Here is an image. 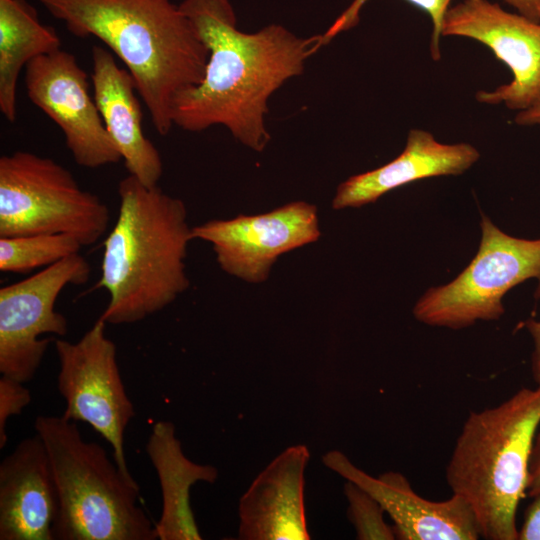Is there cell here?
<instances>
[{
	"label": "cell",
	"instance_id": "obj_24",
	"mask_svg": "<svg viewBox=\"0 0 540 540\" xmlns=\"http://www.w3.org/2000/svg\"><path fill=\"white\" fill-rule=\"evenodd\" d=\"M532 499L525 509L523 523L518 529V540H540V493Z\"/></svg>",
	"mask_w": 540,
	"mask_h": 540
},
{
	"label": "cell",
	"instance_id": "obj_12",
	"mask_svg": "<svg viewBox=\"0 0 540 540\" xmlns=\"http://www.w3.org/2000/svg\"><path fill=\"white\" fill-rule=\"evenodd\" d=\"M192 237L212 244L224 272L261 283L279 256L319 239L317 207L295 201L264 214L210 220L192 227Z\"/></svg>",
	"mask_w": 540,
	"mask_h": 540
},
{
	"label": "cell",
	"instance_id": "obj_23",
	"mask_svg": "<svg viewBox=\"0 0 540 540\" xmlns=\"http://www.w3.org/2000/svg\"><path fill=\"white\" fill-rule=\"evenodd\" d=\"M31 402V393L23 382L7 376L0 377V449L6 446L7 422L12 416L20 415Z\"/></svg>",
	"mask_w": 540,
	"mask_h": 540
},
{
	"label": "cell",
	"instance_id": "obj_4",
	"mask_svg": "<svg viewBox=\"0 0 540 540\" xmlns=\"http://www.w3.org/2000/svg\"><path fill=\"white\" fill-rule=\"evenodd\" d=\"M540 425V385L497 406L471 411L446 467L452 494L467 502L480 537L518 540L516 513L526 496L529 461Z\"/></svg>",
	"mask_w": 540,
	"mask_h": 540
},
{
	"label": "cell",
	"instance_id": "obj_8",
	"mask_svg": "<svg viewBox=\"0 0 540 540\" xmlns=\"http://www.w3.org/2000/svg\"><path fill=\"white\" fill-rule=\"evenodd\" d=\"M105 327L98 318L78 341H55L57 386L65 401L62 416L89 424L110 444L118 467L130 474L124 436L135 411L120 375L116 345Z\"/></svg>",
	"mask_w": 540,
	"mask_h": 540
},
{
	"label": "cell",
	"instance_id": "obj_27",
	"mask_svg": "<svg viewBox=\"0 0 540 540\" xmlns=\"http://www.w3.org/2000/svg\"><path fill=\"white\" fill-rule=\"evenodd\" d=\"M512 6L517 13L540 22V0H502Z\"/></svg>",
	"mask_w": 540,
	"mask_h": 540
},
{
	"label": "cell",
	"instance_id": "obj_11",
	"mask_svg": "<svg viewBox=\"0 0 540 540\" xmlns=\"http://www.w3.org/2000/svg\"><path fill=\"white\" fill-rule=\"evenodd\" d=\"M25 86L30 101L62 130L79 166L98 168L121 160L90 95L88 75L72 53L59 49L31 60Z\"/></svg>",
	"mask_w": 540,
	"mask_h": 540
},
{
	"label": "cell",
	"instance_id": "obj_17",
	"mask_svg": "<svg viewBox=\"0 0 540 540\" xmlns=\"http://www.w3.org/2000/svg\"><path fill=\"white\" fill-rule=\"evenodd\" d=\"M480 158L469 143L445 144L426 130L411 129L403 151L389 163L340 183L332 200L336 210L377 201L403 185L431 177L460 175Z\"/></svg>",
	"mask_w": 540,
	"mask_h": 540
},
{
	"label": "cell",
	"instance_id": "obj_26",
	"mask_svg": "<svg viewBox=\"0 0 540 540\" xmlns=\"http://www.w3.org/2000/svg\"><path fill=\"white\" fill-rule=\"evenodd\" d=\"M533 340V352L531 356V372L533 380L540 385V320L527 319L523 323Z\"/></svg>",
	"mask_w": 540,
	"mask_h": 540
},
{
	"label": "cell",
	"instance_id": "obj_18",
	"mask_svg": "<svg viewBox=\"0 0 540 540\" xmlns=\"http://www.w3.org/2000/svg\"><path fill=\"white\" fill-rule=\"evenodd\" d=\"M145 449L156 471L162 496L161 515L155 523L157 538L202 539L190 504V489L199 481L214 483L218 470L185 456L175 425L170 421L153 424Z\"/></svg>",
	"mask_w": 540,
	"mask_h": 540
},
{
	"label": "cell",
	"instance_id": "obj_3",
	"mask_svg": "<svg viewBox=\"0 0 540 540\" xmlns=\"http://www.w3.org/2000/svg\"><path fill=\"white\" fill-rule=\"evenodd\" d=\"M117 220L104 241L95 288L109 294L106 324L144 320L175 301L190 282L185 272L193 239L184 202L128 175L119 182Z\"/></svg>",
	"mask_w": 540,
	"mask_h": 540
},
{
	"label": "cell",
	"instance_id": "obj_9",
	"mask_svg": "<svg viewBox=\"0 0 540 540\" xmlns=\"http://www.w3.org/2000/svg\"><path fill=\"white\" fill-rule=\"evenodd\" d=\"M89 262L79 253L62 259L21 281L0 288V373L20 382L36 374L51 338L65 336L68 322L55 309L68 285L85 284Z\"/></svg>",
	"mask_w": 540,
	"mask_h": 540
},
{
	"label": "cell",
	"instance_id": "obj_25",
	"mask_svg": "<svg viewBox=\"0 0 540 540\" xmlns=\"http://www.w3.org/2000/svg\"><path fill=\"white\" fill-rule=\"evenodd\" d=\"M540 493V432L535 436L528 471L526 496L534 497Z\"/></svg>",
	"mask_w": 540,
	"mask_h": 540
},
{
	"label": "cell",
	"instance_id": "obj_21",
	"mask_svg": "<svg viewBox=\"0 0 540 540\" xmlns=\"http://www.w3.org/2000/svg\"><path fill=\"white\" fill-rule=\"evenodd\" d=\"M344 494L348 502L347 516L359 540H394L393 525L384 520L380 503L357 484L346 481Z\"/></svg>",
	"mask_w": 540,
	"mask_h": 540
},
{
	"label": "cell",
	"instance_id": "obj_6",
	"mask_svg": "<svg viewBox=\"0 0 540 540\" xmlns=\"http://www.w3.org/2000/svg\"><path fill=\"white\" fill-rule=\"evenodd\" d=\"M109 222L106 203L55 160L22 150L0 157V237L67 234L85 247Z\"/></svg>",
	"mask_w": 540,
	"mask_h": 540
},
{
	"label": "cell",
	"instance_id": "obj_15",
	"mask_svg": "<svg viewBox=\"0 0 540 540\" xmlns=\"http://www.w3.org/2000/svg\"><path fill=\"white\" fill-rule=\"evenodd\" d=\"M57 512L49 456L35 434L0 463V540H53Z\"/></svg>",
	"mask_w": 540,
	"mask_h": 540
},
{
	"label": "cell",
	"instance_id": "obj_28",
	"mask_svg": "<svg viewBox=\"0 0 540 540\" xmlns=\"http://www.w3.org/2000/svg\"><path fill=\"white\" fill-rule=\"evenodd\" d=\"M514 121L519 126H540V97L529 108L517 112Z\"/></svg>",
	"mask_w": 540,
	"mask_h": 540
},
{
	"label": "cell",
	"instance_id": "obj_16",
	"mask_svg": "<svg viewBox=\"0 0 540 540\" xmlns=\"http://www.w3.org/2000/svg\"><path fill=\"white\" fill-rule=\"evenodd\" d=\"M91 60L93 97L129 175L145 186H157L163 174V162L157 148L144 135L133 77L102 46L92 47Z\"/></svg>",
	"mask_w": 540,
	"mask_h": 540
},
{
	"label": "cell",
	"instance_id": "obj_20",
	"mask_svg": "<svg viewBox=\"0 0 540 540\" xmlns=\"http://www.w3.org/2000/svg\"><path fill=\"white\" fill-rule=\"evenodd\" d=\"M82 247L78 239L67 234L0 237V271L29 273L79 253Z\"/></svg>",
	"mask_w": 540,
	"mask_h": 540
},
{
	"label": "cell",
	"instance_id": "obj_5",
	"mask_svg": "<svg viewBox=\"0 0 540 540\" xmlns=\"http://www.w3.org/2000/svg\"><path fill=\"white\" fill-rule=\"evenodd\" d=\"M51 464L58 496L53 540H155L139 506L140 487L106 450L81 436L74 421L40 415L34 423Z\"/></svg>",
	"mask_w": 540,
	"mask_h": 540
},
{
	"label": "cell",
	"instance_id": "obj_22",
	"mask_svg": "<svg viewBox=\"0 0 540 540\" xmlns=\"http://www.w3.org/2000/svg\"><path fill=\"white\" fill-rule=\"evenodd\" d=\"M369 0H352L350 5L336 18L330 27L321 34V46L329 44L340 33L358 25L362 8ZM425 12L432 24L430 55L434 61L441 59L440 41L445 14L452 0H405Z\"/></svg>",
	"mask_w": 540,
	"mask_h": 540
},
{
	"label": "cell",
	"instance_id": "obj_7",
	"mask_svg": "<svg viewBox=\"0 0 540 540\" xmlns=\"http://www.w3.org/2000/svg\"><path fill=\"white\" fill-rule=\"evenodd\" d=\"M479 249L469 265L446 285L429 288L414 306V317L430 326L462 329L498 320L502 299L513 287L537 280L540 299V238L511 236L482 214Z\"/></svg>",
	"mask_w": 540,
	"mask_h": 540
},
{
	"label": "cell",
	"instance_id": "obj_13",
	"mask_svg": "<svg viewBox=\"0 0 540 540\" xmlns=\"http://www.w3.org/2000/svg\"><path fill=\"white\" fill-rule=\"evenodd\" d=\"M323 464L347 481L367 491L393 521L400 540H476L481 538L472 509L461 497L432 501L414 491L400 472L373 477L355 466L338 450L322 457Z\"/></svg>",
	"mask_w": 540,
	"mask_h": 540
},
{
	"label": "cell",
	"instance_id": "obj_2",
	"mask_svg": "<svg viewBox=\"0 0 540 540\" xmlns=\"http://www.w3.org/2000/svg\"><path fill=\"white\" fill-rule=\"evenodd\" d=\"M76 37L101 40L125 65L157 133L172 129L174 98L204 78L209 50L171 0H38Z\"/></svg>",
	"mask_w": 540,
	"mask_h": 540
},
{
	"label": "cell",
	"instance_id": "obj_14",
	"mask_svg": "<svg viewBox=\"0 0 540 540\" xmlns=\"http://www.w3.org/2000/svg\"><path fill=\"white\" fill-rule=\"evenodd\" d=\"M310 452L286 448L252 481L238 505L241 540H308L304 484Z\"/></svg>",
	"mask_w": 540,
	"mask_h": 540
},
{
	"label": "cell",
	"instance_id": "obj_10",
	"mask_svg": "<svg viewBox=\"0 0 540 540\" xmlns=\"http://www.w3.org/2000/svg\"><path fill=\"white\" fill-rule=\"evenodd\" d=\"M442 36L482 43L512 72L510 83L478 91V102L503 103L519 112L540 97V22L508 12L489 0H463L447 10Z\"/></svg>",
	"mask_w": 540,
	"mask_h": 540
},
{
	"label": "cell",
	"instance_id": "obj_1",
	"mask_svg": "<svg viewBox=\"0 0 540 540\" xmlns=\"http://www.w3.org/2000/svg\"><path fill=\"white\" fill-rule=\"evenodd\" d=\"M209 50L202 82L172 102L174 126L201 132L222 125L247 148L262 152L270 97L300 76L321 46V34L300 37L280 24L241 31L229 0H183L179 4Z\"/></svg>",
	"mask_w": 540,
	"mask_h": 540
},
{
	"label": "cell",
	"instance_id": "obj_19",
	"mask_svg": "<svg viewBox=\"0 0 540 540\" xmlns=\"http://www.w3.org/2000/svg\"><path fill=\"white\" fill-rule=\"evenodd\" d=\"M61 49L52 26L42 24L25 0H0V111L16 120V88L23 67L36 57Z\"/></svg>",
	"mask_w": 540,
	"mask_h": 540
}]
</instances>
